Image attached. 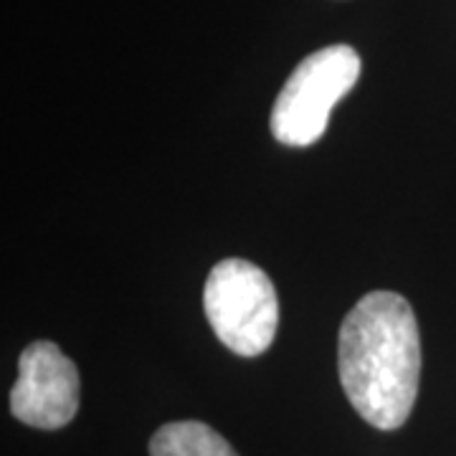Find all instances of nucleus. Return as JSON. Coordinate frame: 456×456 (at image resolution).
I'll return each mask as SVG.
<instances>
[{"label": "nucleus", "mask_w": 456, "mask_h": 456, "mask_svg": "<svg viewBox=\"0 0 456 456\" xmlns=\"http://www.w3.org/2000/svg\"><path fill=\"white\" fill-rule=\"evenodd\" d=\"M79 411L77 365L56 342H31L18 358V378L11 391V413L20 424L56 431L71 424Z\"/></svg>", "instance_id": "20e7f679"}, {"label": "nucleus", "mask_w": 456, "mask_h": 456, "mask_svg": "<svg viewBox=\"0 0 456 456\" xmlns=\"http://www.w3.org/2000/svg\"><path fill=\"white\" fill-rule=\"evenodd\" d=\"M338 370L350 406L380 431L406 424L421 375V338L406 297L365 294L345 314L338 338Z\"/></svg>", "instance_id": "f257e3e1"}, {"label": "nucleus", "mask_w": 456, "mask_h": 456, "mask_svg": "<svg viewBox=\"0 0 456 456\" xmlns=\"http://www.w3.org/2000/svg\"><path fill=\"white\" fill-rule=\"evenodd\" d=\"M203 307L218 340L241 358H256L274 342L277 289L251 261H218L203 287Z\"/></svg>", "instance_id": "f03ea898"}, {"label": "nucleus", "mask_w": 456, "mask_h": 456, "mask_svg": "<svg viewBox=\"0 0 456 456\" xmlns=\"http://www.w3.org/2000/svg\"><path fill=\"white\" fill-rule=\"evenodd\" d=\"M150 456H239L218 431L200 421H173L158 428Z\"/></svg>", "instance_id": "39448f33"}, {"label": "nucleus", "mask_w": 456, "mask_h": 456, "mask_svg": "<svg viewBox=\"0 0 456 456\" xmlns=\"http://www.w3.org/2000/svg\"><path fill=\"white\" fill-rule=\"evenodd\" d=\"M360 77L358 51L335 44L314 51L289 74L272 107V134L281 145H314L330 125V114Z\"/></svg>", "instance_id": "7ed1b4c3"}]
</instances>
